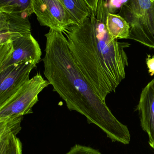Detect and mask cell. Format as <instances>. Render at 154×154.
<instances>
[{"label":"cell","instance_id":"19","mask_svg":"<svg viewBox=\"0 0 154 154\" xmlns=\"http://www.w3.org/2000/svg\"><path fill=\"white\" fill-rule=\"evenodd\" d=\"M154 1V0H152V2H153Z\"/></svg>","mask_w":154,"mask_h":154},{"label":"cell","instance_id":"4","mask_svg":"<svg viewBox=\"0 0 154 154\" xmlns=\"http://www.w3.org/2000/svg\"><path fill=\"white\" fill-rule=\"evenodd\" d=\"M119 14L130 25L129 39L154 49V1L127 0Z\"/></svg>","mask_w":154,"mask_h":154},{"label":"cell","instance_id":"10","mask_svg":"<svg viewBox=\"0 0 154 154\" xmlns=\"http://www.w3.org/2000/svg\"><path fill=\"white\" fill-rule=\"evenodd\" d=\"M137 110L141 127L148 134L149 145L154 149V79L142 91Z\"/></svg>","mask_w":154,"mask_h":154},{"label":"cell","instance_id":"20","mask_svg":"<svg viewBox=\"0 0 154 154\" xmlns=\"http://www.w3.org/2000/svg\"></svg>","mask_w":154,"mask_h":154},{"label":"cell","instance_id":"5","mask_svg":"<svg viewBox=\"0 0 154 154\" xmlns=\"http://www.w3.org/2000/svg\"><path fill=\"white\" fill-rule=\"evenodd\" d=\"M49 84L40 73H37L0 105V119L33 113V107L39 101V94Z\"/></svg>","mask_w":154,"mask_h":154},{"label":"cell","instance_id":"16","mask_svg":"<svg viewBox=\"0 0 154 154\" xmlns=\"http://www.w3.org/2000/svg\"><path fill=\"white\" fill-rule=\"evenodd\" d=\"M127 1V0H109L108 3V11L110 13L113 14L118 8H121Z\"/></svg>","mask_w":154,"mask_h":154},{"label":"cell","instance_id":"9","mask_svg":"<svg viewBox=\"0 0 154 154\" xmlns=\"http://www.w3.org/2000/svg\"><path fill=\"white\" fill-rule=\"evenodd\" d=\"M24 116L0 119V154H22V145L16 137Z\"/></svg>","mask_w":154,"mask_h":154},{"label":"cell","instance_id":"1","mask_svg":"<svg viewBox=\"0 0 154 154\" xmlns=\"http://www.w3.org/2000/svg\"><path fill=\"white\" fill-rule=\"evenodd\" d=\"M45 36L43 73L53 91L65 101L70 110L85 116L88 123L99 127L113 142L128 144L131 135L128 128L115 116L80 72L67 38L61 32L52 29Z\"/></svg>","mask_w":154,"mask_h":154},{"label":"cell","instance_id":"2","mask_svg":"<svg viewBox=\"0 0 154 154\" xmlns=\"http://www.w3.org/2000/svg\"><path fill=\"white\" fill-rule=\"evenodd\" d=\"M64 33L80 72L95 93L105 102L107 96L113 90L99 58L90 17L81 23L72 24Z\"/></svg>","mask_w":154,"mask_h":154},{"label":"cell","instance_id":"7","mask_svg":"<svg viewBox=\"0 0 154 154\" xmlns=\"http://www.w3.org/2000/svg\"><path fill=\"white\" fill-rule=\"evenodd\" d=\"M33 13L42 26L64 33L74 22L59 0H32Z\"/></svg>","mask_w":154,"mask_h":154},{"label":"cell","instance_id":"6","mask_svg":"<svg viewBox=\"0 0 154 154\" xmlns=\"http://www.w3.org/2000/svg\"><path fill=\"white\" fill-rule=\"evenodd\" d=\"M41 56L39 43L29 33L12 42L0 44V71L21 62L32 61L37 65Z\"/></svg>","mask_w":154,"mask_h":154},{"label":"cell","instance_id":"12","mask_svg":"<svg viewBox=\"0 0 154 154\" xmlns=\"http://www.w3.org/2000/svg\"><path fill=\"white\" fill-rule=\"evenodd\" d=\"M106 26L108 32L114 38L129 39L130 25L119 14L108 12L107 17Z\"/></svg>","mask_w":154,"mask_h":154},{"label":"cell","instance_id":"14","mask_svg":"<svg viewBox=\"0 0 154 154\" xmlns=\"http://www.w3.org/2000/svg\"><path fill=\"white\" fill-rule=\"evenodd\" d=\"M0 12L28 18L33 13L32 0H0Z\"/></svg>","mask_w":154,"mask_h":154},{"label":"cell","instance_id":"11","mask_svg":"<svg viewBox=\"0 0 154 154\" xmlns=\"http://www.w3.org/2000/svg\"><path fill=\"white\" fill-rule=\"evenodd\" d=\"M30 33L31 24L28 18L0 12V44L12 42Z\"/></svg>","mask_w":154,"mask_h":154},{"label":"cell","instance_id":"8","mask_svg":"<svg viewBox=\"0 0 154 154\" xmlns=\"http://www.w3.org/2000/svg\"><path fill=\"white\" fill-rule=\"evenodd\" d=\"M37 64L32 61L21 62L0 71V105L3 104L30 79V75Z\"/></svg>","mask_w":154,"mask_h":154},{"label":"cell","instance_id":"3","mask_svg":"<svg viewBox=\"0 0 154 154\" xmlns=\"http://www.w3.org/2000/svg\"><path fill=\"white\" fill-rule=\"evenodd\" d=\"M108 11V3L99 0L96 13L90 16L93 35L101 64L110 82L113 92L125 79L128 57L125 49L130 43L119 42L111 37L106 26Z\"/></svg>","mask_w":154,"mask_h":154},{"label":"cell","instance_id":"13","mask_svg":"<svg viewBox=\"0 0 154 154\" xmlns=\"http://www.w3.org/2000/svg\"><path fill=\"white\" fill-rule=\"evenodd\" d=\"M70 15L74 24L83 22L92 11L85 0H59Z\"/></svg>","mask_w":154,"mask_h":154},{"label":"cell","instance_id":"17","mask_svg":"<svg viewBox=\"0 0 154 154\" xmlns=\"http://www.w3.org/2000/svg\"><path fill=\"white\" fill-rule=\"evenodd\" d=\"M146 63L148 69V72L151 76L154 75V56L151 57L148 55L146 59Z\"/></svg>","mask_w":154,"mask_h":154},{"label":"cell","instance_id":"18","mask_svg":"<svg viewBox=\"0 0 154 154\" xmlns=\"http://www.w3.org/2000/svg\"><path fill=\"white\" fill-rule=\"evenodd\" d=\"M85 1L92 12L96 13L97 11L99 0H85Z\"/></svg>","mask_w":154,"mask_h":154},{"label":"cell","instance_id":"15","mask_svg":"<svg viewBox=\"0 0 154 154\" xmlns=\"http://www.w3.org/2000/svg\"><path fill=\"white\" fill-rule=\"evenodd\" d=\"M66 154H102L96 149L88 146L76 144Z\"/></svg>","mask_w":154,"mask_h":154}]
</instances>
